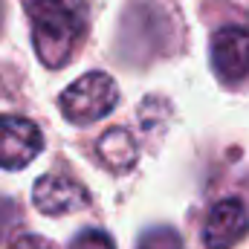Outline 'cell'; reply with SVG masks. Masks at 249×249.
Listing matches in <instances>:
<instances>
[{"instance_id":"6da1fadb","label":"cell","mask_w":249,"mask_h":249,"mask_svg":"<svg viewBox=\"0 0 249 249\" xmlns=\"http://www.w3.org/2000/svg\"><path fill=\"white\" fill-rule=\"evenodd\" d=\"M32 23L35 53L47 67L70 61L72 50L84 38V15L78 0H23Z\"/></svg>"},{"instance_id":"7a4b0ae2","label":"cell","mask_w":249,"mask_h":249,"mask_svg":"<svg viewBox=\"0 0 249 249\" xmlns=\"http://www.w3.org/2000/svg\"><path fill=\"white\" fill-rule=\"evenodd\" d=\"M119 102V87L107 72H87L61 96V110L70 122L87 124L105 119Z\"/></svg>"},{"instance_id":"3957f363","label":"cell","mask_w":249,"mask_h":249,"mask_svg":"<svg viewBox=\"0 0 249 249\" xmlns=\"http://www.w3.org/2000/svg\"><path fill=\"white\" fill-rule=\"evenodd\" d=\"M44 148V136L23 116H0V168H23Z\"/></svg>"},{"instance_id":"277c9868","label":"cell","mask_w":249,"mask_h":249,"mask_svg":"<svg viewBox=\"0 0 249 249\" xmlns=\"http://www.w3.org/2000/svg\"><path fill=\"white\" fill-rule=\"evenodd\" d=\"M249 232V212L238 197H226L212 206L206 226H203V244L206 249H232Z\"/></svg>"},{"instance_id":"5b68a950","label":"cell","mask_w":249,"mask_h":249,"mask_svg":"<svg viewBox=\"0 0 249 249\" xmlns=\"http://www.w3.org/2000/svg\"><path fill=\"white\" fill-rule=\"evenodd\" d=\"M212 67L223 81H241L249 75V29L226 26L212 38Z\"/></svg>"},{"instance_id":"8992f818","label":"cell","mask_w":249,"mask_h":249,"mask_svg":"<svg viewBox=\"0 0 249 249\" xmlns=\"http://www.w3.org/2000/svg\"><path fill=\"white\" fill-rule=\"evenodd\" d=\"M32 203L44 214H67L84 209L90 203V194L84 186L64 174H44L32 188Z\"/></svg>"},{"instance_id":"52a82bcc","label":"cell","mask_w":249,"mask_h":249,"mask_svg":"<svg viewBox=\"0 0 249 249\" xmlns=\"http://www.w3.org/2000/svg\"><path fill=\"white\" fill-rule=\"evenodd\" d=\"M99 160L113 168V171H127L136 162V142L124 127H113L99 139Z\"/></svg>"},{"instance_id":"ba28073f","label":"cell","mask_w":249,"mask_h":249,"mask_svg":"<svg viewBox=\"0 0 249 249\" xmlns=\"http://www.w3.org/2000/svg\"><path fill=\"white\" fill-rule=\"evenodd\" d=\"M136 249H183V241L171 226H154L139 238Z\"/></svg>"},{"instance_id":"9c48e42d","label":"cell","mask_w":249,"mask_h":249,"mask_svg":"<svg viewBox=\"0 0 249 249\" xmlns=\"http://www.w3.org/2000/svg\"><path fill=\"white\" fill-rule=\"evenodd\" d=\"M70 249H113V241L102 229H87V232L75 235V241H72Z\"/></svg>"},{"instance_id":"30bf717a","label":"cell","mask_w":249,"mask_h":249,"mask_svg":"<svg viewBox=\"0 0 249 249\" xmlns=\"http://www.w3.org/2000/svg\"><path fill=\"white\" fill-rule=\"evenodd\" d=\"M12 249H53L44 238H38V235H23V238H18Z\"/></svg>"}]
</instances>
